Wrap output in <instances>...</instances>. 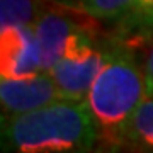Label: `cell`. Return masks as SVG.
<instances>
[{
  "label": "cell",
  "instance_id": "cell-1",
  "mask_svg": "<svg viewBox=\"0 0 153 153\" xmlns=\"http://www.w3.org/2000/svg\"><path fill=\"white\" fill-rule=\"evenodd\" d=\"M146 95V78L134 55L117 39L107 43L104 65L85 97L97 146L123 150L128 124Z\"/></svg>",
  "mask_w": 153,
  "mask_h": 153
},
{
  "label": "cell",
  "instance_id": "cell-2",
  "mask_svg": "<svg viewBox=\"0 0 153 153\" xmlns=\"http://www.w3.org/2000/svg\"><path fill=\"white\" fill-rule=\"evenodd\" d=\"M97 133L85 100L60 99L2 119V150L16 153L90 152Z\"/></svg>",
  "mask_w": 153,
  "mask_h": 153
},
{
  "label": "cell",
  "instance_id": "cell-3",
  "mask_svg": "<svg viewBox=\"0 0 153 153\" xmlns=\"http://www.w3.org/2000/svg\"><path fill=\"white\" fill-rule=\"evenodd\" d=\"M97 21L94 19L71 34L63 55L49 68V75L65 99L85 100L90 85L100 71L105 58V44L99 43Z\"/></svg>",
  "mask_w": 153,
  "mask_h": 153
},
{
  "label": "cell",
  "instance_id": "cell-4",
  "mask_svg": "<svg viewBox=\"0 0 153 153\" xmlns=\"http://www.w3.org/2000/svg\"><path fill=\"white\" fill-rule=\"evenodd\" d=\"M94 19L95 17L49 0L48 7L33 26L44 71H49V68L61 58L65 44L71 34L78 27L92 22Z\"/></svg>",
  "mask_w": 153,
  "mask_h": 153
},
{
  "label": "cell",
  "instance_id": "cell-5",
  "mask_svg": "<svg viewBox=\"0 0 153 153\" xmlns=\"http://www.w3.org/2000/svg\"><path fill=\"white\" fill-rule=\"evenodd\" d=\"M65 99L49 71H41L31 76L0 78V104L2 119L24 114L55 100Z\"/></svg>",
  "mask_w": 153,
  "mask_h": 153
},
{
  "label": "cell",
  "instance_id": "cell-6",
  "mask_svg": "<svg viewBox=\"0 0 153 153\" xmlns=\"http://www.w3.org/2000/svg\"><path fill=\"white\" fill-rule=\"evenodd\" d=\"M44 71L33 26L0 27V75L22 78Z\"/></svg>",
  "mask_w": 153,
  "mask_h": 153
},
{
  "label": "cell",
  "instance_id": "cell-7",
  "mask_svg": "<svg viewBox=\"0 0 153 153\" xmlns=\"http://www.w3.org/2000/svg\"><path fill=\"white\" fill-rule=\"evenodd\" d=\"M129 21V31L124 36L116 38L126 49H129L141 66L148 85V95L153 94V24L138 19L136 16H126Z\"/></svg>",
  "mask_w": 153,
  "mask_h": 153
},
{
  "label": "cell",
  "instance_id": "cell-8",
  "mask_svg": "<svg viewBox=\"0 0 153 153\" xmlns=\"http://www.w3.org/2000/svg\"><path fill=\"white\" fill-rule=\"evenodd\" d=\"M123 148L133 152H153V94L145 97L133 114Z\"/></svg>",
  "mask_w": 153,
  "mask_h": 153
},
{
  "label": "cell",
  "instance_id": "cell-9",
  "mask_svg": "<svg viewBox=\"0 0 153 153\" xmlns=\"http://www.w3.org/2000/svg\"><path fill=\"white\" fill-rule=\"evenodd\" d=\"M55 4L70 7L73 10L92 16L95 19H123L129 16L136 0H51Z\"/></svg>",
  "mask_w": 153,
  "mask_h": 153
},
{
  "label": "cell",
  "instance_id": "cell-10",
  "mask_svg": "<svg viewBox=\"0 0 153 153\" xmlns=\"http://www.w3.org/2000/svg\"><path fill=\"white\" fill-rule=\"evenodd\" d=\"M0 27L16 24L34 26L49 0H0Z\"/></svg>",
  "mask_w": 153,
  "mask_h": 153
},
{
  "label": "cell",
  "instance_id": "cell-11",
  "mask_svg": "<svg viewBox=\"0 0 153 153\" xmlns=\"http://www.w3.org/2000/svg\"><path fill=\"white\" fill-rule=\"evenodd\" d=\"M131 14L148 24H153V0H136V7Z\"/></svg>",
  "mask_w": 153,
  "mask_h": 153
}]
</instances>
